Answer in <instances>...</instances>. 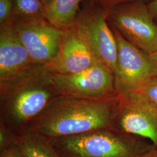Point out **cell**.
I'll return each instance as SVG.
<instances>
[{
    "label": "cell",
    "mask_w": 157,
    "mask_h": 157,
    "mask_svg": "<svg viewBox=\"0 0 157 157\" xmlns=\"http://www.w3.org/2000/svg\"><path fill=\"white\" fill-rule=\"evenodd\" d=\"M53 82L61 95L89 100L119 95L115 89L113 72L102 62L76 73H56Z\"/></svg>",
    "instance_id": "5"
},
{
    "label": "cell",
    "mask_w": 157,
    "mask_h": 157,
    "mask_svg": "<svg viewBox=\"0 0 157 157\" xmlns=\"http://www.w3.org/2000/svg\"><path fill=\"white\" fill-rule=\"evenodd\" d=\"M55 73L46 64L32 63L0 82V123L15 135L23 132L61 95L54 84Z\"/></svg>",
    "instance_id": "1"
},
{
    "label": "cell",
    "mask_w": 157,
    "mask_h": 157,
    "mask_svg": "<svg viewBox=\"0 0 157 157\" xmlns=\"http://www.w3.org/2000/svg\"><path fill=\"white\" fill-rule=\"evenodd\" d=\"M15 136L16 135L0 123V151L14 144Z\"/></svg>",
    "instance_id": "17"
},
{
    "label": "cell",
    "mask_w": 157,
    "mask_h": 157,
    "mask_svg": "<svg viewBox=\"0 0 157 157\" xmlns=\"http://www.w3.org/2000/svg\"><path fill=\"white\" fill-rule=\"evenodd\" d=\"M32 63L13 23L0 26V82L20 72Z\"/></svg>",
    "instance_id": "11"
},
{
    "label": "cell",
    "mask_w": 157,
    "mask_h": 157,
    "mask_svg": "<svg viewBox=\"0 0 157 157\" xmlns=\"http://www.w3.org/2000/svg\"><path fill=\"white\" fill-rule=\"evenodd\" d=\"M42 1L44 2V3L45 4V6H46V5H47L48 3H50L52 0H42Z\"/></svg>",
    "instance_id": "23"
},
{
    "label": "cell",
    "mask_w": 157,
    "mask_h": 157,
    "mask_svg": "<svg viewBox=\"0 0 157 157\" xmlns=\"http://www.w3.org/2000/svg\"><path fill=\"white\" fill-rule=\"evenodd\" d=\"M0 157H25L19 147L15 144L0 151Z\"/></svg>",
    "instance_id": "19"
},
{
    "label": "cell",
    "mask_w": 157,
    "mask_h": 157,
    "mask_svg": "<svg viewBox=\"0 0 157 157\" xmlns=\"http://www.w3.org/2000/svg\"><path fill=\"white\" fill-rule=\"evenodd\" d=\"M139 157H157V149L154 146Z\"/></svg>",
    "instance_id": "21"
},
{
    "label": "cell",
    "mask_w": 157,
    "mask_h": 157,
    "mask_svg": "<svg viewBox=\"0 0 157 157\" xmlns=\"http://www.w3.org/2000/svg\"><path fill=\"white\" fill-rule=\"evenodd\" d=\"M82 0H52L45 6L43 17L59 29L67 28L75 21Z\"/></svg>",
    "instance_id": "13"
},
{
    "label": "cell",
    "mask_w": 157,
    "mask_h": 157,
    "mask_svg": "<svg viewBox=\"0 0 157 157\" xmlns=\"http://www.w3.org/2000/svg\"><path fill=\"white\" fill-rule=\"evenodd\" d=\"M101 62L94 55L84 36L73 23L63 29L59 51L56 57L47 64L59 74L82 71Z\"/></svg>",
    "instance_id": "10"
},
{
    "label": "cell",
    "mask_w": 157,
    "mask_h": 157,
    "mask_svg": "<svg viewBox=\"0 0 157 157\" xmlns=\"http://www.w3.org/2000/svg\"><path fill=\"white\" fill-rule=\"evenodd\" d=\"M150 56L152 61L153 62L157 71V50L155 52H154V53H152V54H150Z\"/></svg>",
    "instance_id": "22"
},
{
    "label": "cell",
    "mask_w": 157,
    "mask_h": 157,
    "mask_svg": "<svg viewBox=\"0 0 157 157\" xmlns=\"http://www.w3.org/2000/svg\"><path fill=\"white\" fill-rule=\"evenodd\" d=\"M113 129L148 139L157 149V105L135 92L119 95Z\"/></svg>",
    "instance_id": "7"
},
{
    "label": "cell",
    "mask_w": 157,
    "mask_h": 157,
    "mask_svg": "<svg viewBox=\"0 0 157 157\" xmlns=\"http://www.w3.org/2000/svg\"><path fill=\"white\" fill-rule=\"evenodd\" d=\"M107 16L105 9L90 3L78 12L73 23L84 36L94 55L114 72L117 63L118 45Z\"/></svg>",
    "instance_id": "8"
},
{
    "label": "cell",
    "mask_w": 157,
    "mask_h": 157,
    "mask_svg": "<svg viewBox=\"0 0 157 157\" xmlns=\"http://www.w3.org/2000/svg\"><path fill=\"white\" fill-rule=\"evenodd\" d=\"M13 25L33 63L47 65L56 57L63 29L57 28L44 17L19 19Z\"/></svg>",
    "instance_id": "9"
},
{
    "label": "cell",
    "mask_w": 157,
    "mask_h": 157,
    "mask_svg": "<svg viewBox=\"0 0 157 157\" xmlns=\"http://www.w3.org/2000/svg\"><path fill=\"white\" fill-rule=\"evenodd\" d=\"M118 45V58L114 71L115 86L119 95L137 92L141 87L157 75L150 55L140 50L111 27Z\"/></svg>",
    "instance_id": "6"
},
{
    "label": "cell",
    "mask_w": 157,
    "mask_h": 157,
    "mask_svg": "<svg viewBox=\"0 0 157 157\" xmlns=\"http://www.w3.org/2000/svg\"><path fill=\"white\" fill-rule=\"evenodd\" d=\"M13 22L43 17L45 4L42 0H13Z\"/></svg>",
    "instance_id": "14"
},
{
    "label": "cell",
    "mask_w": 157,
    "mask_h": 157,
    "mask_svg": "<svg viewBox=\"0 0 157 157\" xmlns=\"http://www.w3.org/2000/svg\"><path fill=\"white\" fill-rule=\"evenodd\" d=\"M137 92L144 95L157 105V75L146 82Z\"/></svg>",
    "instance_id": "15"
},
{
    "label": "cell",
    "mask_w": 157,
    "mask_h": 157,
    "mask_svg": "<svg viewBox=\"0 0 157 157\" xmlns=\"http://www.w3.org/2000/svg\"><path fill=\"white\" fill-rule=\"evenodd\" d=\"M107 10L111 26L148 55L157 50V24L142 1L124 3Z\"/></svg>",
    "instance_id": "4"
},
{
    "label": "cell",
    "mask_w": 157,
    "mask_h": 157,
    "mask_svg": "<svg viewBox=\"0 0 157 157\" xmlns=\"http://www.w3.org/2000/svg\"><path fill=\"white\" fill-rule=\"evenodd\" d=\"M119 101V95L100 100L59 95L24 131L55 138L113 128Z\"/></svg>",
    "instance_id": "2"
},
{
    "label": "cell",
    "mask_w": 157,
    "mask_h": 157,
    "mask_svg": "<svg viewBox=\"0 0 157 157\" xmlns=\"http://www.w3.org/2000/svg\"><path fill=\"white\" fill-rule=\"evenodd\" d=\"M147 5L152 17L157 24V0H151Z\"/></svg>",
    "instance_id": "20"
},
{
    "label": "cell",
    "mask_w": 157,
    "mask_h": 157,
    "mask_svg": "<svg viewBox=\"0 0 157 157\" xmlns=\"http://www.w3.org/2000/svg\"><path fill=\"white\" fill-rule=\"evenodd\" d=\"M15 143L25 157H61L48 137L37 133L23 131Z\"/></svg>",
    "instance_id": "12"
},
{
    "label": "cell",
    "mask_w": 157,
    "mask_h": 157,
    "mask_svg": "<svg viewBox=\"0 0 157 157\" xmlns=\"http://www.w3.org/2000/svg\"><path fill=\"white\" fill-rule=\"evenodd\" d=\"M90 3L99 6L102 8L108 9L115 6L133 1H142V0H88Z\"/></svg>",
    "instance_id": "18"
},
{
    "label": "cell",
    "mask_w": 157,
    "mask_h": 157,
    "mask_svg": "<svg viewBox=\"0 0 157 157\" xmlns=\"http://www.w3.org/2000/svg\"><path fill=\"white\" fill-rule=\"evenodd\" d=\"M48 139L61 157H139L153 147L113 128Z\"/></svg>",
    "instance_id": "3"
},
{
    "label": "cell",
    "mask_w": 157,
    "mask_h": 157,
    "mask_svg": "<svg viewBox=\"0 0 157 157\" xmlns=\"http://www.w3.org/2000/svg\"><path fill=\"white\" fill-rule=\"evenodd\" d=\"M13 0H0V25L13 23Z\"/></svg>",
    "instance_id": "16"
}]
</instances>
